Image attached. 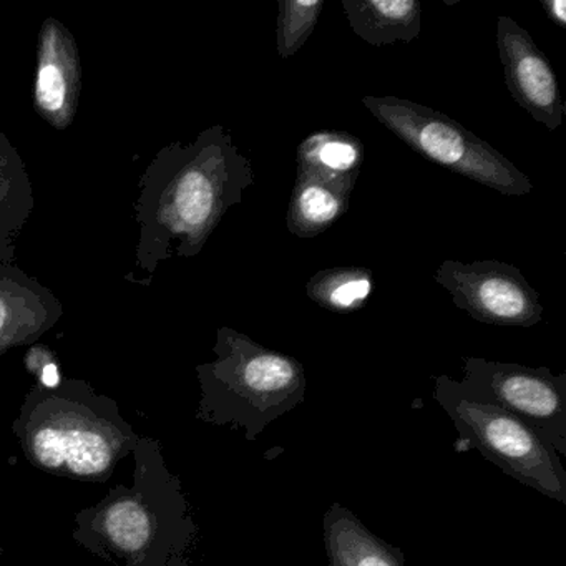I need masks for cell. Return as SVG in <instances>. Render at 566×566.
Instances as JSON below:
<instances>
[{
    "label": "cell",
    "mask_w": 566,
    "mask_h": 566,
    "mask_svg": "<svg viewBox=\"0 0 566 566\" xmlns=\"http://www.w3.org/2000/svg\"><path fill=\"white\" fill-rule=\"evenodd\" d=\"M364 160L363 142L347 132H316L297 147V170L337 184L356 187Z\"/></svg>",
    "instance_id": "cell-15"
},
{
    "label": "cell",
    "mask_w": 566,
    "mask_h": 566,
    "mask_svg": "<svg viewBox=\"0 0 566 566\" xmlns=\"http://www.w3.org/2000/svg\"><path fill=\"white\" fill-rule=\"evenodd\" d=\"M130 485L108 490L75 513L72 538L115 566H191L201 530L180 476L168 469L164 447L140 437Z\"/></svg>",
    "instance_id": "cell-2"
},
{
    "label": "cell",
    "mask_w": 566,
    "mask_h": 566,
    "mask_svg": "<svg viewBox=\"0 0 566 566\" xmlns=\"http://www.w3.org/2000/svg\"><path fill=\"white\" fill-rule=\"evenodd\" d=\"M276 51L281 59L296 55L313 35L324 0H280L277 4Z\"/></svg>",
    "instance_id": "cell-18"
},
{
    "label": "cell",
    "mask_w": 566,
    "mask_h": 566,
    "mask_svg": "<svg viewBox=\"0 0 566 566\" xmlns=\"http://www.w3.org/2000/svg\"><path fill=\"white\" fill-rule=\"evenodd\" d=\"M546 15L562 29H566V2L565 0H543Z\"/></svg>",
    "instance_id": "cell-19"
},
{
    "label": "cell",
    "mask_w": 566,
    "mask_h": 566,
    "mask_svg": "<svg viewBox=\"0 0 566 566\" xmlns=\"http://www.w3.org/2000/svg\"><path fill=\"white\" fill-rule=\"evenodd\" d=\"M31 175L8 135L0 128V248L18 243L34 211Z\"/></svg>",
    "instance_id": "cell-16"
},
{
    "label": "cell",
    "mask_w": 566,
    "mask_h": 566,
    "mask_svg": "<svg viewBox=\"0 0 566 566\" xmlns=\"http://www.w3.org/2000/svg\"><path fill=\"white\" fill-rule=\"evenodd\" d=\"M82 98V61L77 41L64 22L48 18L38 35L34 108L55 130L74 125Z\"/></svg>",
    "instance_id": "cell-10"
},
{
    "label": "cell",
    "mask_w": 566,
    "mask_h": 566,
    "mask_svg": "<svg viewBox=\"0 0 566 566\" xmlns=\"http://www.w3.org/2000/svg\"><path fill=\"white\" fill-rule=\"evenodd\" d=\"M213 353L211 363L197 366L201 422L231 426L254 442L271 422L306 399V370L296 357L268 349L228 326L217 331Z\"/></svg>",
    "instance_id": "cell-4"
},
{
    "label": "cell",
    "mask_w": 566,
    "mask_h": 566,
    "mask_svg": "<svg viewBox=\"0 0 566 566\" xmlns=\"http://www.w3.org/2000/svg\"><path fill=\"white\" fill-rule=\"evenodd\" d=\"M433 400L455 426V452L476 450L505 475L566 505L562 457L526 423L493 403L467 396L453 377H433Z\"/></svg>",
    "instance_id": "cell-5"
},
{
    "label": "cell",
    "mask_w": 566,
    "mask_h": 566,
    "mask_svg": "<svg viewBox=\"0 0 566 566\" xmlns=\"http://www.w3.org/2000/svg\"><path fill=\"white\" fill-rule=\"evenodd\" d=\"M253 184L251 161L223 125L207 128L190 144L161 147L145 168L134 201L135 268L147 274L145 286L165 261L198 256Z\"/></svg>",
    "instance_id": "cell-1"
},
{
    "label": "cell",
    "mask_w": 566,
    "mask_h": 566,
    "mask_svg": "<svg viewBox=\"0 0 566 566\" xmlns=\"http://www.w3.org/2000/svg\"><path fill=\"white\" fill-rule=\"evenodd\" d=\"M323 532L327 566H406L399 546L374 535L340 503L334 502L324 513Z\"/></svg>",
    "instance_id": "cell-12"
},
{
    "label": "cell",
    "mask_w": 566,
    "mask_h": 566,
    "mask_svg": "<svg viewBox=\"0 0 566 566\" xmlns=\"http://www.w3.org/2000/svg\"><path fill=\"white\" fill-rule=\"evenodd\" d=\"M12 430L35 469L88 483L108 482L140 440L117 400L84 379H61L55 386L35 382Z\"/></svg>",
    "instance_id": "cell-3"
},
{
    "label": "cell",
    "mask_w": 566,
    "mask_h": 566,
    "mask_svg": "<svg viewBox=\"0 0 566 566\" xmlns=\"http://www.w3.org/2000/svg\"><path fill=\"white\" fill-rule=\"evenodd\" d=\"M373 290V271L363 266L327 268L314 274L306 284L307 297L323 310L336 314L363 310Z\"/></svg>",
    "instance_id": "cell-17"
},
{
    "label": "cell",
    "mask_w": 566,
    "mask_h": 566,
    "mask_svg": "<svg viewBox=\"0 0 566 566\" xmlns=\"http://www.w3.org/2000/svg\"><path fill=\"white\" fill-rule=\"evenodd\" d=\"M496 48L513 101L549 132L558 130L565 120V104L555 71L532 35L509 15H500Z\"/></svg>",
    "instance_id": "cell-9"
},
{
    "label": "cell",
    "mask_w": 566,
    "mask_h": 566,
    "mask_svg": "<svg viewBox=\"0 0 566 566\" xmlns=\"http://www.w3.org/2000/svg\"><path fill=\"white\" fill-rule=\"evenodd\" d=\"M62 316L57 294L22 270L18 247L0 248V356L38 343Z\"/></svg>",
    "instance_id": "cell-11"
},
{
    "label": "cell",
    "mask_w": 566,
    "mask_h": 566,
    "mask_svg": "<svg viewBox=\"0 0 566 566\" xmlns=\"http://www.w3.org/2000/svg\"><path fill=\"white\" fill-rule=\"evenodd\" d=\"M459 386L472 399L512 413L566 457V373L555 376L548 367L465 357Z\"/></svg>",
    "instance_id": "cell-7"
},
{
    "label": "cell",
    "mask_w": 566,
    "mask_h": 566,
    "mask_svg": "<svg viewBox=\"0 0 566 566\" xmlns=\"http://www.w3.org/2000/svg\"><path fill=\"white\" fill-rule=\"evenodd\" d=\"M433 280L472 319L492 326L532 327L543 317L538 291L522 271L503 261L446 260Z\"/></svg>",
    "instance_id": "cell-8"
},
{
    "label": "cell",
    "mask_w": 566,
    "mask_h": 566,
    "mask_svg": "<svg viewBox=\"0 0 566 566\" xmlns=\"http://www.w3.org/2000/svg\"><path fill=\"white\" fill-rule=\"evenodd\" d=\"M363 104L380 125L432 164L505 197L532 191V181L513 161L447 115L392 95H369Z\"/></svg>",
    "instance_id": "cell-6"
},
{
    "label": "cell",
    "mask_w": 566,
    "mask_h": 566,
    "mask_svg": "<svg viewBox=\"0 0 566 566\" xmlns=\"http://www.w3.org/2000/svg\"><path fill=\"white\" fill-rule=\"evenodd\" d=\"M2 555H4V548H2V545H0V559H2Z\"/></svg>",
    "instance_id": "cell-20"
},
{
    "label": "cell",
    "mask_w": 566,
    "mask_h": 566,
    "mask_svg": "<svg viewBox=\"0 0 566 566\" xmlns=\"http://www.w3.org/2000/svg\"><path fill=\"white\" fill-rule=\"evenodd\" d=\"M354 188L297 170L286 214L290 233L310 240L329 230L349 208Z\"/></svg>",
    "instance_id": "cell-13"
},
{
    "label": "cell",
    "mask_w": 566,
    "mask_h": 566,
    "mask_svg": "<svg viewBox=\"0 0 566 566\" xmlns=\"http://www.w3.org/2000/svg\"><path fill=\"white\" fill-rule=\"evenodd\" d=\"M350 29L374 48L410 44L422 31V6L416 0H343Z\"/></svg>",
    "instance_id": "cell-14"
}]
</instances>
